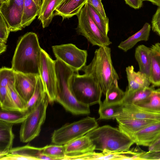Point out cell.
I'll return each mask as SVG.
<instances>
[{"label":"cell","instance_id":"25","mask_svg":"<svg viewBox=\"0 0 160 160\" xmlns=\"http://www.w3.org/2000/svg\"><path fill=\"white\" fill-rule=\"evenodd\" d=\"M125 156V152L98 153L94 151L70 157L68 160H123Z\"/></svg>","mask_w":160,"mask_h":160},{"label":"cell","instance_id":"2","mask_svg":"<svg viewBox=\"0 0 160 160\" xmlns=\"http://www.w3.org/2000/svg\"><path fill=\"white\" fill-rule=\"evenodd\" d=\"M81 70L94 78L105 95L111 85L119 79L112 64L111 49L108 46L100 47L96 50L91 62Z\"/></svg>","mask_w":160,"mask_h":160},{"label":"cell","instance_id":"36","mask_svg":"<svg viewBox=\"0 0 160 160\" xmlns=\"http://www.w3.org/2000/svg\"><path fill=\"white\" fill-rule=\"evenodd\" d=\"M15 80V72L11 68L2 67L0 69V86L7 87L9 85H14Z\"/></svg>","mask_w":160,"mask_h":160},{"label":"cell","instance_id":"32","mask_svg":"<svg viewBox=\"0 0 160 160\" xmlns=\"http://www.w3.org/2000/svg\"><path fill=\"white\" fill-rule=\"evenodd\" d=\"M42 148V153L52 160H65L67 155L64 145L54 144Z\"/></svg>","mask_w":160,"mask_h":160},{"label":"cell","instance_id":"18","mask_svg":"<svg viewBox=\"0 0 160 160\" xmlns=\"http://www.w3.org/2000/svg\"><path fill=\"white\" fill-rule=\"evenodd\" d=\"M9 153L18 155L20 160H52L42 153V147L29 145L12 148Z\"/></svg>","mask_w":160,"mask_h":160},{"label":"cell","instance_id":"42","mask_svg":"<svg viewBox=\"0 0 160 160\" xmlns=\"http://www.w3.org/2000/svg\"><path fill=\"white\" fill-rule=\"evenodd\" d=\"M148 147V151L160 150V135Z\"/></svg>","mask_w":160,"mask_h":160},{"label":"cell","instance_id":"20","mask_svg":"<svg viewBox=\"0 0 160 160\" xmlns=\"http://www.w3.org/2000/svg\"><path fill=\"white\" fill-rule=\"evenodd\" d=\"M151 50V74L149 80L154 86H160V43L152 45Z\"/></svg>","mask_w":160,"mask_h":160},{"label":"cell","instance_id":"14","mask_svg":"<svg viewBox=\"0 0 160 160\" xmlns=\"http://www.w3.org/2000/svg\"><path fill=\"white\" fill-rule=\"evenodd\" d=\"M126 71L128 83L126 92L131 93L150 87L151 82L147 76L140 71L136 72L133 66L127 67Z\"/></svg>","mask_w":160,"mask_h":160},{"label":"cell","instance_id":"3","mask_svg":"<svg viewBox=\"0 0 160 160\" xmlns=\"http://www.w3.org/2000/svg\"><path fill=\"white\" fill-rule=\"evenodd\" d=\"M92 141L95 150L106 153L129 151L133 140L118 128L105 125L92 130L86 134Z\"/></svg>","mask_w":160,"mask_h":160},{"label":"cell","instance_id":"21","mask_svg":"<svg viewBox=\"0 0 160 160\" xmlns=\"http://www.w3.org/2000/svg\"><path fill=\"white\" fill-rule=\"evenodd\" d=\"M135 57L138 63L139 71L145 74L149 79L151 74L150 48L144 45H139L136 48Z\"/></svg>","mask_w":160,"mask_h":160},{"label":"cell","instance_id":"41","mask_svg":"<svg viewBox=\"0 0 160 160\" xmlns=\"http://www.w3.org/2000/svg\"><path fill=\"white\" fill-rule=\"evenodd\" d=\"M126 3L130 7L135 9L140 8L143 4L142 0H124Z\"/></svg>","mask_w":160,"mask_h":160},{"label":"cell","instance_id":"28","mask_svg":"<svg viewBox=\"0 0 160 160\" xmlns=\"http://www.w3.org/2000/svg\"><path fill=\"white\" fill-rule=\"evenodd\" d=\"M155 89L153 85L131 93L125 92V96L122 102L124 104H137L146 100Z\"/></svg>","mask_w":160,"mask_h":160},{"label":"cell","instance_id":"10","mask_svg":"<svg viewBox=\"0 0 160 160\" xmlns=\"http://www.w3.org/2000/svg\"><path fill=\"white\" fill-rule=\"evenodd\" d=\"M2 14L11 32H16L22 28V23L23 13L24 0H9L0 4Z\"/></svg>","mask_w":160,"mask_h":160},{"label":"cell","instance_id":"7","mask_svg":"<svg viewBox=\"0 0 160 160\" xmlns=\"http://www.w3.org/2000/svg\"><path fill=\"white\" fill-rule=\"evenodd\" d=\"M77 16L78 22L76 31L78 34L83 36L93 46L100 47L112 44L108 36L100 31L92 20L86 3Z\"/></svg>","mask_w":160,"mask_h":160},{"label":"cell","instance_id":"45","mask_svg":"<svg viewBox=\"0 0 160 160\" xmlns=\"http://www.w3.org/2000/svg\"><path fill=\"white\" fill-rule=\"evenodd\" d=\"M9 0H0V4H2L5 2H7Z\"/></svg>","mask_w":160,"mask_h":160},{"label":"cell","instance_id":"24","mask_svg":"<svg viewBox=\"0 0 160 160\" xmlns=\"http://www.w3.org/2000/svg\"><path fill=\"white\" fill-rule=\"evenodd\" d=\"M99 104V120L116 119L121 114L123 105L122 102L107 104L102 101Z\"/></svg>","mask_w":160,"mask_h":160},{"label":"cell","instance_id":"34","mask_svg":"<svg viewBox=\"0 0 160 160\" xmlns=\"http://www.w3.org/2000/svg\"><path fill=\"white\" fill-rule=\"evenodd\" d=\"M45 93L42 80L40 76H38L34 92L27 104V111L32 108L42 99Z\"/></svg>","mask_w":160,"mask_h":160},{"label":"cell","instance_id":"44","mask_svg":"<svg viewBox=\"0 0 160 160\" xmlns=\"http://www.w3.org/2000/svg\"><path fill=\"white\" fill-rule=\"evenodd\" d=\"M35 3L40 8V7L42 4V1L41 0H33Z\"/></svg>","mask_w":160,"mask_h":160},{"label":"cell","instance_id":"29","mask_svg":"<svg viewBox=\"0 0 160 160\" xmlns=\"http://www.w3.org/2000/svg\"><path fill=\"white\" fill-rule=\"evenodd\" d=\"M86 3L89 12L94 23L104 35L108 36L109 30L108 18H103L91 4L87 2Z\"/></svg>","mask_w":160,"mask_h":160},{"label":"cell","instance_id":"4","mask_svg":"<svg viewBox=\"0 0 160 160\" xmlns=\"http://www.w3.org/2000/svg\"><path fill=\"white\" fill-rule=\"evenodd\" d=\"M71 91L80 102L90 106L99 104L102 93L99 84L92 76L84 74L80 75L74 72L70 82Z\"/></svg>","mask_w":160,"mask_h":160},{"label":"cell","instance_id":"13","mask_svg":"<svg viewBox=\"0 0 160 160\" xmlns=\"http://www.w3.org/2000/svg\"><path fill=\"white\" fill-rule=\"evenodd\" d=\"M118 128L132 139L133 135L142 128L159 121L149 119L117 117Z\"/></svg>","mask_w":160,"mask_h":160},{"label":"cell","instance_id":"38","mask_svg":"<svg viewBox=\"0 0 160 160\" xmlns=\"http://www.w3.org/2000/svg\"><path fill=\"white\" fill-rule=\"evenodd\" d=\"M152 30L160 36V7L153 15L152 21Z\"/></svg>","mask_w":160,"mask_h":160},{"label":"cell","instance_id":"1","mask_svg":"<svg viewBox=\"0 0 160 160\" xmlns=\"http://www.w3.org/2000/svg\"><path fill=\"white\" fill-rule=\"evenodd\" d=\"M42 48L37 35L28 32L20 38L12 62L15 72L40 76L39 59Z\"/></svg>","mask_w":160,"mask_h":160},{"label":"cell","instance_id":"31","mask_svg":"<svg viewBox=\"0 0 160 160\" xmlns=\"http://www.w3.org/2000/svg\"><path fill=\"white\" fill-rule=\"evenodd\" d=\"M29 110L25 112L11 111L1 109L0 120L13 124L22 123L27 118Z\"/></svg>","mask_w":160,"mask_h":160},{"label":"cell","instance_id":"12","mask_svg":"<svg viewBox=\"0 0 160 160\" xmlns=\"http://www.w3.org/2000/svg\"><path fill=\"white\" fill-rule=\"evenodd\" d=\"M67 156L69 158L94 151L95 147L89 138L86 134L64 145Z\"/></svg>","mask_w":160,"mask_h":160},{"label":"cell","instance_id":"19","mask_svg":"<svg viewBox=\"0 0 160 160\" xmlns=\"http://www.w3.org/2000/svg\"><path fill=\"white\" fill-rule=\"evenodd\" d=\"M123 104L122 112L118 117L149 119L160 122V114L147 112L134 104Z\"/></svg>","mask_w":160,"mask_h":160},{"label":"cell","instance_id":"9","mask_svg":"<svg viewBox=\"0 0 160 160\" xmlns=\"http://www.w3.org/2000/svg\"><path fill=\"white\" fill-rule=\"evenodd\" d=\"M56 58L70 67L75 72H78L86 65L87 51L78 48L72 43L63 44L52 47Z\"/></svg>","mask_w":160,"mask_h":160},{"label":"cell","instance_id":"6","mask_svg":"<svg viewBox=\"0 0 160 160\" xmlns=\"http://www.w3.org/2000/svg\"><path fill=\"white\" fill-rule=\"evenodd\" d=\"M94 118L87 116L76 121L67 123L55 130L51 141L54 144L64 145L82 137L98 127Z\"/></svg>","mask_w":160,"mask_h":160},{"label":"cell","instance_id":"27","mask_svg":"<svg viewBox=\"0 0 160 160\" xmlns=\"http://www.w3.org/2000/svg\"><path fill=\"white\" fill-rule=\"evenodd\" d=\"M40 8L33 0H24L22 25L23 28L29 25L39 14Z\"/></svg>","mask_w":160,"mask_h":160},{"label":"cell","instance_id":"37","mask_svg":"<svg viewBox=\"0 0 160 160\" xmlns=\"http://www.w3.org/2000/svg\"><path fill=\"white\" fill-rule=\"evenodd\" d=\"M8 87L11 97L19 111L22 112H27V103L16 92L14 85H9Z\"/></svg>","mask_w":160,"mask_h":160},{"label":"cell","instance_id":"23","mask_svg":"<svg viewBox=\"0 0 160 160\" xmlns=\"http://www.w3.org/2000/svg\"><path fill=\"white\" fill-rule=\"evenodd\" d=\"M58 1V0H42L38 19L40 21L43 28L48 27L52 21Z\"/></svg>","mask_w":160,"mask_h":160},{"label":"cell","instance_id":"40","mask_svg":"<svg viewBox=\"0 0 160 160\" xmlns=\"http://www.w3.org/2000/svg\"><path fill=\"white\" fill-rule=\"evenodd\" d=\"M140 160H160V150L144 152L140 156Z\"/></svg>","mask_w":160,"mask_h":160},{"label":"cell","instance_id":"39","mask_svg":"<svg viewBox=\"0 0 160 160\" xmlns=\"http://www.w3.org/2000/svg\"><path fill=\"white\" fill-rule=\"evenodd\" d=\"M87 2L91 4L104 18L107 16L101 0H88Z\"/></svg>","mask_w":160,"mask_h":160},{"label":"cell","instance_id":"26","mask_svg":"<svg viewBox=\"0 0 160 160\" xmlns=\"http://www.w3.org/2000/svg\"><path fill=\"white\" fill-rule=\"evenodd\" d=\"M135 105L147 112L160 114V88L155 89L146 100Z\"/></svg>","mask_w":160,"mask_h":160},{"label":"cell","instance_id":"16","mask_svg":"<svg viewBox=\"0 0 160 160\" xmlns=\"http://www.w3.org/2000/svg\"><path fill=\"white\" fill-rule=\"evenodd\" d=\"M88 0H64L56 8L54 16L62 17V20L77 15Z\"/></svg>","mask_w":160,"mask_h":160},{"label":"cell","instance_id":"43","mask_svg":"<svg viewBox=\"0 0 160 160\" xmlns=\"http://www.w3.org/2000/svg\"><path fill=\"white\" fill-rule=\"evenodd\" d=\"M143 1H147L150 2L153 4L158 7H160V0H142Z\"/></svg>","mask_w":160,"mask_h":160},{"label":"cell","instance_id":"22","mask_svg":"<svg viewBox=\"0 0 160 160\" xmlns=\"http://www.w3.org/2000/svg\"><path fill=\"white\" fill-rule=\"evenodd\" d=\"M151 28V25L148 23H145L140 30L125 40L122 41L118 47L126 52L132 48L138 42L148 41Z\"/></svg>","mask_w":160,"mask_h":160},{"label":"cell","instance_id":"30","mask_svg":"<svg viewBox=\"0 0 160 160\" xmlns=\"http://www.w3.org/2000/svg\"><path fill=\"white\" fill-rule=\"evenodd\" d=\"M118 81H115L107 92L103 103L110 104L122 102L125 92L119 88Z\"/></svg>","mask_w":160,"mask_h":160},{"label":"cell","instance_id":"15","mask_svg":"<svg viewBox=\"0 0 160 160\" xmlns=\"http://www.w3.org/2000/svg\"><path fill=\"white\" fill-rule=\"evenodd\" d=\"M160 135V122H159L137 132L132 139L137 145L149 147Z\"/></svg>","mask_w":160,"mask_h":160},{"label":"cell","instance_id":"5","mask_svg":"<svg viewBox=\"0 0 160 160\" xmlns=\"http://www.w3.org/2000/svg\"><path fill=\"white\" fill-rule=\"evenodd\" d=\"M48 98L45 92L42 99L29 110V114L22 123L19 136L20 141L27 142L38 137L46 118Z\"/></svg>","mask_w":160,"mask_h":160},{"label":"cell","instance_id":"33","mask_svg":"<svg viewBox=\"0 0 160 160\" xmlns=\"http://www.w3.org/2000/svg\"><path fill=\"white\" fill-rule=\"evenodd\" d=\"M0 87L1 109L7 111H19L11 97L8 86Z\"/></svg>","mask_w":160,"mask_h":160},{"label":"cell","instance_id":"11","mask_svg":"<svg viewBox=\"0 0 160 160\" xmlns=\"http://www.w3.org/2000/svg\"><path fill=\"white\" fill-rule=\"evenodd\" d=\"M38 76L15 72L14 87L16 92L27 103L35 91Z\"/></svg>","mask_w":160,"mask_h":160},{"label":"cell","instance_id":"8","mask_svg":"<svg viewBox=\"0 0 160 160\" xmlns=\"http://www.w3.org/2000/svg\"><path fill=\"white\" fill-rule=\"evenodd\" d=\"M40 76L49 103L56 101L57 96V76L55 61L42 48L39 64Z\"/></svg>","mask_w":160,"mask_h":160},{"label":"cell","instance_id":"17","mask_svg":"<svg viewBox=\"0 0 160 160\" xmlns=\"http://www.w3.org/2000/svg\"><path fill=\"white\" fill-rule=\"evenodd\" d=\"M13 125L0 120V158L8 154L12 148Z\"/></svg>","mask_w":160,"mask_h":160},{"label":"cell","instance_id":"35","mask_svg":"<svg viewBox=\"0 0 160 160\" xmlns=\"http://www.w3.org/2000/svg\"><path fill=\"white\" fill-rule=\"evenodd\" d=\"M8 25L5 19L0 13V53L5 51L6 43L10 32Z\"/></svg>","mask_w":160,"mask_h":160}]
</instances>
